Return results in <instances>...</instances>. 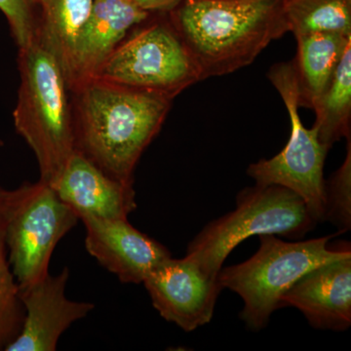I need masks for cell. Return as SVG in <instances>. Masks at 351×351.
Listing matches in <instances>:
<instances>
[{
	"mask_svg": "<svg viewBox=\"0 0 351 351\" xmlns=\"http://www.w3.org/2000/svg\"><path fill=\"white\" fill-rule=\"evenodd\" d=\"M73 93L75 151L110 177L133 184L134 170L160 131L173 99L100 78Z\"/></svg>",
	"mask_w": 351,
	"mask_h": 351,
	"instance_id": "cell-1",
	"label": "cell"
},
{
	"mask_svg": "<svg viewBox=\"0 0 351 351\" xmlns=\"http://www.w3.org/2000/svg\"><path fill=\"white\" fill-rule=\"evenodd\" d=\"M168 16L201 80L249 66L289 32L283 0H182Z\"/></svg>",
	"mask_w": 351,
	"mask_h": 351,
	"instance_id": "cell-2",
	"label": "cell"
},
{
	"mask_svg": "<svg viewBox=\"0 0 351 351\" xmlns=\"http://www.w3.org/2000/svg\"><path fill=\"white\" fill-rule=\"evenodd\" d=\"M18 63L21 84L14 124L36 157L39 180L53 186L75 152L73 91L59 60L38 34L19 48Z\"/></svg>",
	"mask_w": 351,
	"mask_h": 351,
	"instance_id": "cell-3",
	"label": "cell"
},
{
	"mask_svg": "<svg viewBox=\"0 0 351 351\" xmlns=\"http://www.w3.org/2000/svg\"><path fill=\"white\" fill-rule=\"evenodd\" d=\"M257 253L239 265L221 269L218 281L244 302L241 318L252 330L267 326L281 307V298L301 277L325 263L351 255L350 244L341 249L328 246L330 237L286 242L276 235H258Z\"/></svg>",
	"mask_w": 351,
	"mask_h": 351,
	"instance_id": "cell-4",
	"label": "cell"
},
{
	"mask_svg": "<svg viewBox=\"0 0 351 351\" xmlns=\"http://www.w3.org/2000/svg\"><path fill=\"white\" fill-rule=\"evenodd\" d=\"M317 225L306 203L283 186L256 184L240 191L237 207L212 221L189 245L186 256L211 278L235 247L253 235L301 239Z\"/></svg>",
	"mask_w": 351,
	"mask_h": 351,
	"instance_id": "cell-5",
	"label": "cell"
},
{
	"mask_svg": "<svg viewBox=\"0 0 351 351\" xmlns=\"http://www.w3.org/2000/svg\"><path fill=\"white\" fill-rule=\"evenodd\" d=\"M0 193L9 263L18 285L25 287L49 274L53 252L80 219L41 180Z\"/></svg>",
	"mask_w": 351,
	"mask_h": 351,
	"instance_id": "cell-6",
	"label": "cell"
},
{
	"mask_svg": "<svg viewBox=\"0 0 351 351\" xmlns=\"http://www.w3.org/2000/svg\"><path fill=\"white\" fill-rule=\"evenodd\" d=\"M267 76L287 108L290 138L276 156L251 164L247 174L256 184H276L294 191L306 203L314 221L322 223L326 215L324 164L331 147L320 142L315 127L307 129L302 124L293 62L274 64Z\"/></svg>",
	"mask_w": 351,
	"mask_h": 351,
	"instance_id": "cell-7",
	"label": "cell"
},
{
	"mask_svg": "<svg viewBox=\"0 0 351 351\" xmlns=\"http://www.w3.org/2000/svg\"><path fill=\"white\" fill-rule=\"evenodd\" d=\"M96 78L171 99L201 82L199 69L169 16L124 39Z\"/></svg>",
	"mask_w": 351,
	"mask_h": 351,
	"instance_id": "cell-8",
	"label": "cell"
},
{
	"mask_svg": "<svg viewBox=\"0 0 351 351\" xmlns=\"http://www.w3.org/2000/svg\"><path fill=\"white\" fill-rule=\"evenodd\" d=\"M143 284L164 319L186 332L211 321L223 289L218 279L206 276L188 256L165 261Z\"/></svg>",
	"mask_w": 351,
	"mask_h": 351,
	"instance_id": "cell-9",
	"label": "cell"
},
{
	"mask_svg": "<svg viewBox=\"0 0 351 351\" xmlns=\"http://www.w3.org/2000/svg\"><path fill=\"white\" fill-rule=\"evenodd\" d=\"M68 267L48 274L38 282L19 287L25 320L18 338L6 351H54L66 330L95 308L91 302H76L66 295Z\"/></svg>",
	"mask_w": 351,
	"mask_h": 351,
	"instance_id": "cell-10",
	"label": "cell"
},
{
	"mask_svg": "<svg viewBox=\"0 0 351 351\" xmlns=\"http://www.w3.org/2000/svg\"><path fill=\"white\" fill-rule=\"evenodd\" d=\"M80 219L86 230L88 253L122 283H144L157 267L172 258L165 246L134 228L128 219Z\"/></svg>",
	"mask_w": 351,
	"mask_h": 351,
	"instance_id": "cell-11",
	"label": "cell"
},
{
	"mask_svg": "<svg viewBox=\"0 0 351 351\" xmlns=\"http://www.w3.org/2000/svg\"><path fill=\"white\" fill-rule=\"evenodd\" d=\"M151 14L140 8L134 0H94L73 52L69 75L71 91L96 78L127 34L135 25L145 23Z\"/></svg>",
	"mask_w": 351,
	"mask_h": 351,
	"instance_id": "cell-12",
	"label": "cell"
},
{
	"mask_svg": "<svg viewBox=\"0 0 351 351\" xmlns=\"http://www.w3.org/2000/svg\"><path fill=\"white\" fill-rule=\"evenodd\" d=\"M51 186L78 219H128L137 208L133 184L110 177L77 151Z\"/></svg>",
	"mask_w": 351,
	"mask_h": 351,
	"instance_id": "cell-13",
	"label": "cell"
},
{
	"mask_svg": "<svg viewBox=\"0 0 351 351\" xmlns=\"http://www.w3.org/2000/svg\"><path fill=\"white\" fill-rule=\"evenodd\" d=\"M299 309L314 328L346 331L351 325V255L301 277L281 298V307Z\"/></svg>",
	"mask_w": 351,
	"mask_h": 351,
	"instance_id": "cell-14",
	"label": "cell"
},
{
	"mask_svg": "<svg viewBox=\"0 0 351 351\" xmlns=\"http://www.w3.org/2000/svg\"><path fill=\"white\" fill-rule=\"evenodd\" d=\"M295 39L297 55L292 62L297 77L300 108H313L351 43V34L311 32L295 36Z\"/></svg>",
	"mask_w": 351,
	"mask_h": 351,
	"instance_id": "cell-15",
	"label": "cell"
},
{
	"mask_svg": "<svg viewBox=\"0 0 351 351\" xmlns=\"http://www.w3.org/2000/svg\"><path fill=\"white\" fill-rule=\"evenodd\" d=\"M38 36L59 60L69 84L76 41L86 24L94 0H38ZM71 87V86H69Z\"/></svg>",
	"mask_w": 351,
	"mask_h": 351,
	"instance_id": "cell-16",
	"label": "cell"
},
{
	"mask_svg": "<svg viewBox=\"0 0 351 351\" xmlns=\"http://www.w3.org/2000/svg\"><path fill=\"white\" fill-rule=\"evenodd\" d=\"M313 110L316 114L313 126L322 144L332 147L341 138L351 137V43Z\"/></svg>",
	"mask_w": 351,
	"mask_h": 351,
	"instance_id": "cell-17",
	"label": "cell"
},
{
	"mask_svg": "<svg viewBox=\"0 0 351 351\" xmlns=\"http://www.w3.org/2000/svg\"><path fill=\"white\" fill-rule=\"evenodd\" d=\"M288 31L351 34V0H283Z\"/></svg>",
	"mask_w": 351,
	"mask_h": 351,
	"instance_id": "cell-18",
	"label": "cell"
},
{
	"mask_svg": "<svg viewBox=\"0 0 351 351\" xmlns=\"http://www.w3.org/2000/svg\"><path fill=\"white\" fill-rule=\"evenodd\" d=\"M24 320L25 308L20 299L19 285L7 255L0 193V350H5L7 346L18 338Z\"/></svg>",
	"mask_w": 351,
	"mask_h": 351,
	"instance_id": "cell-19",
	"label": "cell"
},
{
	"mask_svg": "<svg viewBox=\"0 0 351 351\" xmlns=\"http://www.w3.org/2000/svg\"><path fill=\"white\" fill-rule=\"evenodd\" d=\"M348 140L345 161L325 181V221H331L341 232H348L351 228V138Z\"/></svg>",
	"mask_w": 351,
	"mask_h": 351,
	"instance_id": "cell-20",
	"label": "cell"
},
{
	"mask_svg": "<svg viewBox=\"0 0 351 351\" xmlns=\"http://www.w3.org/2000/svg\"><path fill=\"white\" fill-rule=\"evenodd\" d=\"M34 0H0V10L5 15L18 47H24L36 38L38 20L34 15Z\"/></svg>",
	"mask_w": 351,
	"mask_h": 351,
	"instance_id": "cell-21",
	"label": "cell"
},
{
	"mask_svg": "<svg viewBox=\"0 0 351 351\" xmlns=\"http://www.w3.org/2000/svg\"><path fill=\"white\" fill-rule=\"evenodd\" d=\"M182 0H134L143 10L149 13H169Z\"/></svg>",
	"mask_w": 351,
	"mask_h": 351,
	"instance_id": "cell-22",
	"label": "cell"
},
{
	"mask_svg": "<svg viewBox=\"0 0 351 351\" xmlns=\"http://www.w3.org/2000/svg\"><path fill=\"white\" fill-rule=\"evenodd\" d=\"M2 145H3V142H2L1 140H0V147H1Z\"/></svg>",
	"mask_w": 351,
	"mask_h": 351,
	"instance_id": "cell-23",
	"label": "cell"
}]
</instances>
